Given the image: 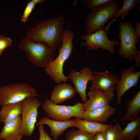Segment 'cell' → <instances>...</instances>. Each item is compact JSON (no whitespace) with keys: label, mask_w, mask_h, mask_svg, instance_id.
<instances>
[{"label":"cell","mask_w":140,"mask_h":140,"mask_svg":"<svg viewBox=\"0 0 140 140\" xmlns=\"http://www.w3.org/2000/svg\"><path fill=\"white\" fill-rule=\"evenodd\" d=\"M65 22L62 14L48 18L29 30L26 37L32 41L45 43L55 50L62 43Z\"/></svg>","instance_id":"cell-1"},{"label":"cell","mask_w":140,"mask_h":140,"mask_svg":"<svg viewBox=\"0 0 140 140\" xmlns=\"http://www.w3.org/2000/svg\"><path fill=\"white\" fill-rule=\"evenodd\" d=\"M75 33L70 29L64 30L63 32L61 46L58 48L59 54L45 68L46 73L54 83H64L68 79L63 73V67L65 62L70 56L74 48L73 40Z\"/></svg>","instance_id":"cell-2"},{"label":"cell","mask_w":140,"mask_h":140,"mask_svg":"<svg viewBox=\"0 0 140 140\" xmlns=\"http://www.w3.org/2000/svg\"><path fill=\"white\" fill-rule=\"evenodd\" d=\"M19 46L26 53L27 59L34 66L45 68L53 59L55 50L47 44L32 41L26 37Z\"/></svg>","instance_id":"cell-3"},{"label":"cell","mask_w":140,"mask_h":140,"mask_svg":"<svg viewBox=\"0 0 140 140\" xmlns=\"http://www.w3.org/2000/svg\"><path fill=\"white\" fill-rule=\"evenodd\" d=\"M120 8L118 1L111 0L106 4L92 10L85 21L86 33L92 34L103 27L109 19L115 17Z\"/></svg>","instance_id":"cell-4"},{"label":"cell","mask_w":140,"mask_h":140,"mask_svg":"<svg viewBox=\"0 0 140 140\" xmlns=\"http://www.w3.org/2000/svg\"><path fill=\"white\" fill-rule=\"evenodd\" d=\"M38 96L35 89L26 83L3 86L0 87V105L16 103Z\"/></svg>","instance_id":"cell-5"},{"label":"cell","mask_w":140,"mask_h":140,"mask_svg":"<svg viewBox=\"0 0 140 140\" xmlns=\"http://www.w3.org/2000/svg\"><path fill=\"white\" fill-rule=\"evenodd\" d=\"M41 105L47 117L55 120L68 121L73 117L82 119L85 112L83 103L79 102L73 106L60 105L46 99Z\"/></svg>","instance_id":"cell-6"},{"label":"cell","mask_w":140,"mask_h":140,"mask_svg":"<svg viewBox=\"0 0 140 140\" xmlns=\"http://www.w3.org/2000/svg\"><path fill=\"white\" fill-rule=\"evenodd\" d=\"M119 34L118 38L120 40L119 55L130 61L139 51L136 46L139 40L134 31L131 21L121 22L119 26Z\"/></svg>","instance_id":"cell-7"},{"label":"cell","mask_w":140,"mask_h":140,"mask_svg":"<svg viewBox=\"0 0 140 140\" xmlns=\"http://www.w3.org/2000/svg\"><path fill=\"white\" fill-rule=\"evenodd\" d=\"M112 22L111 21L106 26L92 34H81V39L85 41L81 42V46L87 50H95L101 48L102 51L107 50L111 53L114 54L116 52L114 46L119 45L120 43L115 39L110 40L107 34Z\"/></svg>","instance_id":"cell-8"},{"label":"cell","mask_w":140,"mask_h":140,"mask_svg":"<svg viewBox=\"0 0 140 140\" xmlns=\"http://www.w3.org/2000/svg\"><path fill=\"white\" fill-rule=\"evenodd\" d=\"M41 104L35 97L28 98L22 101L19 131L23 136H31L37 120L38 108Z\"/></svg>","instance_id":"cell-9"},{"label":"cell","mask_w":140,"mask_h":140,"mask_svg":"<svg viewBox=\"0 0 140 140\" xmlns=\"http://www.w3.org/2000/svg\"><path fill=\"white\" fill-rule=\"evenodd\" d=\"M93 73L89 68L87 67L82 68L78 72L72 69L67 76L68 79L71 80L76 92L79 95L83 103L88 100L86 93L87 85L92 79Z\"/></svg>","instance_id":"cell-10"},{"label":"cell","mask_w":140,"mask_h":140,"mask_svg":"<svg viewBox=\"0 0 140 140\" xmlns=\"http://www.w3.org/2000/svg\"><path fill=\"white\" fill-rule=\"evenodd\" d=\"M135 68L132 66L128 69H122L121 76L117 84L115 86L117 96V104H120L122 98L124 93L131 87L137 86L140 76V71L134 72Z\"/></svg>","instance_id":"cell-11"},{"label":"cell","mask_w":140,"mask_h":140,"mask_svg":"<svg viewBox=\"0 0 140 140\" xmlns=\"http://www.w3.org/2000/svg\"><path fill=\"white\" fill-rule=\"evenodd\" d=\"M120 78L115 74L106 70L103 72H95L90 80L92 84L90 90L98 89L106 92L115 90V86Z\"/></svg>","instance_id":"cell-12"},{"label":"cell","mask_w":140,"mask_h":140,"mask_svg":"<svg viewBox=\"0 0 140 140\" xmlns=\"http://www.w3.org/2000/svg\"><path fill=\"white\" fill-rule=\"evenodd\" d=\"M114 95V92L90 90L87 94L89 99L83 103V109L85 111H89L107 105L113 100Z\"/></svg>","instance_id":"cell-13"},{"label":"cell","mask_w":140,"mask_h":140,"mask_svg":"<svg viewBox=\"0 0 140 140\" xmlns=\"http://www.w3.org/2000/svg\"><path fill=\"white\" fill-rule=\"evenodd\" d=\"M46 125L50 128V135L53 137L54 140H57L58 137L67 129L73 127L72 120L67 121H59L54 120L45 116L41 117L36 123V125Z\"/></svg>","instance_id":"cell-14"},{"label":"cell","mask_w":140,"mask_h":140,"mask_svg":"<svg viewBox=\"0 0 140 140\" xmlns=\"http://www.w3.org/2000/svg\"><path fill=\"white\" fill-rule=\"evenodd\" d=\"M116 109L109 104L89 111H85L82 119L103 123L116 112Z\"/></svg>","instance_id":"cell-15"},{"label":"cell","mask_w":140,"mask_h":140,"mask_svg":"<svg viewBox=\"0 0 140 140\" xmlns=\"http://www.w3.org/2000/svg\"><path fill=\"white\" fill-rule=\"evenodd\" d=\"M76 92L74 88L69 84H58L51 92V100L55 104L60 103L72 98Z\"/></svg>","instance_id":"cell-16"},{"label":"cell","mask_w":140,"mask_h":140,"mask_svg":"<svg viewBox=\"0 0 140 140\" xmlns=\"http://www.w3.org/2000/svg\"><path fill=\"white\" fill-rule=\"evenodd\" d=\"M21 116L4 124L0 133V140H21L22 136L19 129Z\"/></svg>","instance_id":"cell-17"},{"label":"cell","mask_w":140,"mask_h":140,"mask_svg":"<svg viewBox=\"0 0 140 140\" xmlns=\"http://www.w3.org/2000/svg\"><path fill=\"white\" fill-rule=\"evenodd\" d=\"M73 127H76L79 129L95 135L97 133L105 131L111 124H106L95 122L75 117L72 119Z\"/></svg>","instance_id":"cell-18"},{"label":"cell","mask_w":140,"mask_h":140,"mask_svg":"<svg viewBox=\"0 0 140 140\" xmlns=\"http://www.w3.org/2000/svg\"><path fill=\"white\" fill-rule=\"evenodd\" d=\"M126 113L122 118L114 120L115 121H131L137 117L140 111V90H139L125 104Z\"/></svg>","instance_id":"cell-19"},{"label":"cell","mask_w":140,"mask_h":140,"mask_svg":"<svg viewBox=\"0 0 140 140\" xmlns=\"http://www.w3.org/2000/svg\"><path fill=\"white\" fill-rule=\"evenodd\" d=\"M22 102L2 106L0 110V121L5 123L17 118L21 115Z\"/></svg>","instance_id":"cell-20"},{"label":"cell","mask_w":140,"mask_h":140,"mask_svg":"<svg viewBox=\"0 0 140 140\" xmlns=\"http://www.w3.org/2000/svg\"><path fill=\"white\" fill-rule=\"evenodd\" d=\"M137 136L140 140V117L131 121L122 130V140H135Z\"/></svg>","instance_id":"cell-21"},{"label":"cell","mask_w":140,"mask_h":140,"mask_svg":"<svg viewBox=\"0 0 140 140\" xmlns=\"http://www.w3.org/2000/svg\"><path fill=\"white\" fill-rule=\"evenodd\" d=\"M95 135L79 129H73L66 134L65 140H95Z\"/></svg>","instance_id":"cell-22"},{"label":"cell","mask_w":140,"mask_h":140,"mask_svg":"<svg viewBox=\"0 0 140 140\" xmlns=\"http://www.w3.org/2000/svg\"><path fill=\"white\" fill-rule=\"evenodd\" d=\"M140 3V0H124L123 5L119 10L114 19L111 21L113 22L119 16L121 15L120 18L124 19L125 16L129 14V11L137 6V5Z\"/></svg>","instance_id":"cell-23"},{"label":"cell","mask_w":140,"mask_h":140,"mask_svg":"<svg viewBox=\"0 0 140 140\" xmlns=\"http://www.w3.org/2000/svg\"><path fill=\"white\" fill-rule=\"evenodd\" d=\"M122 129L119 123L111 125L105 130L106 140H122Z\"/></svg>","instance_id":"cell-24"},{"label":"cell","mask_w":140,"mask_h":140,"mask_svg":"<svg viewBox=\"0 0 140 140\" xmlns=\"http://www.w3.org/2000/svg\"><path fill=\"white\" fill-rule=\"evenodd\" d=\"M36 4L33 0L29 1L27 3L21 18V21L24 23L26 22L29 16L32 12Z\"/></svg>","instance_id":"cell-25"},{"label":"cell","mask_w":140,"mask_h":140,"mask_svg":"<svg viewBox=\"0 0 140 140\" xmlns=\"http://www.w3.org/2000/svg\"><path fill=\"white\" fill-rule=\"evenodd\" d=\"M111 1V0H85L82 1L85 2L88 9L92 10L106 4Z\"/></svg>","instance_id":"cell-26"},{"label":"cell","mask_w":140,"mask_h":140,"mask_svg":"<svg viewBox=\"0 0 140 140\" xmlns=\"http://www.w3.org/2000/svg\"><path fill=\"white\" fill-rule=\"evenodd\" d=\"M12 40L10 37H6L4 36H0V51L2 52L4 50L10 46Z\"/></svg>","instance_id":"cell-27"},{"label":"cell","mask_w":140,"mask_h":140,"mask_svg":"<svg viewBox=\"0 0 140 140\" xmlns=\"http://www.w3.org/2000/svg\"><path fill=\"white\" fill-rule=\"evenodd\" d=\"M38 129L39 134V140H46V132L44 128V125H41L38 126Z\"/></svg>","instance_id":"cell-28"},{"label":"cell","mask_w":140,"mask_h":140,"mask_svg":"<svg viewBox=\"0 0 140 140\" xmlns=\"http://www.w3.org/2000/svg\"><path fill=\"white\" fill-rule=\"evenodd\" d=\"M95 140H106L105 131L99 132L95 135Z\"/></svg>","instance_id":"cell-29"},{"label":"cell","mask_w":140,"mask_h":140,"mask_svg":"<svg viewBox=\"0 0 140 140\" xmlns=\"http://www.w3.org/2000/svg\"><path fill=\"white\" fill-rule=\"evenodd\" d=\"M135 32L137 36L138 37H140V23L137 21L136 24L134 27Z\"/></svg>","instance_id":"cell-30"},{"label":"cell","mask_w":140,"mask_h":140,"mask_svg":"<svg viewBox=\"0 0 140 140\" xmlns=\"http://www.w3.org/2000/svg\"><path fill=\"white\" fill-rule=\"evenodd\" d=\"M34 2L36 4L38 3L41 4L43 3L45 0H33Z\"/></svg>","instance_id":"cell-31"},{"label":"cell","mask_w":140,"mask_h":140,"mask_svg":"<svg viewBox=\"0 0 140 140\" xmlns=\"http://www.w3.org/2000/svg\"><path fill=\"white\" fill-rule=\"evenodd\" d=\"M46 140H53L49 136L48 134L46 132Z\"/></svg>","instance_id":"cell-32"},{"label":"cell","mask_w":140,"mask_h":140,"mask_svg":"<svg viewBox=\"0 0 140 140\" xmlns=\"http://www.w3.org/2000/svg\"><path fill=\"white\" fill-rule=\"evenodd\" d=\"M137 10L138 12H140V7H137Z\"/></svg>","instance_id":"cell-33"},{"label":"cell","mask_w":140,"mask_h":140,"mask_svg":"<svg viewBox=\"0 0 140 140\" xmlns=\"http://www.w3.org/2000/svg\"><path fill=\"white\" fill-rule=\"evenodd\" d=\"M2 52V51H0V56H1V54Z\"/></svg>","instance_id":"cell-34"}]
</instances>
